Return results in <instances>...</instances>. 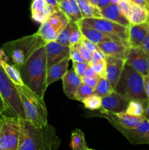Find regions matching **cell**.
Instances as JSON below:
<instances>
[{
    "mask_svg": "<svg viewBox=\"0 0 149 150\" xmlns=\"http://www.w3.org/2000/svg\"><path fill=\"white\" fill-rule=\"evenodd\" d=\"M143 80H144L145 92L149 103V75L148 76H143Z\"/></svg>",
    "mask_w": 149,
    "mask_h": 150,
    "instance_id": "45",
    "label": "cell"
},
{
    "mask_svg": "<svg viewBox=\"0 0 149 150\" xmlns=\"http://www.w3.org/2000/svg\"><path fill=\"white\" fill-rule=\"evenodd\" d=\"M24 111L26 120L37 127L48 124V111L43 98L35 94L26 85L16 86Z\"/></svg>",
    "mask_w": 149,
    "mask_h": 150,
    "instance_id": "4",
    "label": "cell"
},
{
    "mask_svg": "<svg viewBox=\"0 0 149 150\" xmlns=\"http://www.w3.org/2000/svg\"><path fill=\"white\" fill-rule=\"evenodd\" d=\"M0 57H1V55H0Z\"/></svg>",
    "mask_w": 149,
    "mask_h": 150,
    "instance_id": "60",
    "label": "cell"
},
{
    "mask_svg": "<svg viewBox=\"0 0 149 150\" xmlns=\"http://www.w3.org/2000/svg\"><path fill=\"white\" fill-rule=\"evenodd\" d=\"M83 18H101V10L90 2L89 0H76Z\"/></svg>",
    "mask_w": 149,
    "mask_h": 150,
    "instance_id": "25",
    "label": "cell"
},
{
    "mask_svg": "<svg viewBox=\"0 0 149 150\" xmlns=\"http://www.w3.org/2000/svg\"><path fill=\"white\" fill-rule=\"evenodd\" d=\"M61 1H62V0H57V1H58V4H59V3L61 2Z\"/></svg>",
    "mask_w": 149,
    "mask_h": 150,
    "instance_id": "56",
    "label": "cell"
},
{
    "mask_svg": "<svg viewBox=\"0 0 149 150\" xmlns=\"http://www.w3.org/2000/svg\"><path fill=\"white\" fill-rule=\"evenodd\" d=\"M47 68L70 57V47L61 45L56 41L47 42L45 45Z\"/></svg>",
    "mask_w": 149,
    "mask_h": 150,
    "instance_id": "13",
    "label": "cell"
},
{
    "mask_svg": "<svg viewBox=\"0 0 149 150\" xmlns=\"http://www.w3.org/2000/svg\"><path fill=\"white\" fill-rule=\"evenodd\" d=\"M143 117H144L145 119L149 120V103H148L147 106H146L144 114H143Z\"/></svg>",
    "mask_w": 149,
    "mask_h": 150,
    "instance_id": "50",
    "label": "cell"
},
{
    "mask_svg": "<svg viewBox=\"0 0 149 150\" xmlns=\"http://www.w3.org/2000/svg\"><path fill=\"white\" fill-rule=\"evenodd\" d=\"M89 1H90V2L91 3V4H93V5L97 6V0H89Z\"/></svg>",
    "mask_w": 149,
    "mask_h": 150,
    "instance_id": "51",
    "label": "cell"
},
{
    "mask_svg": "<svg viewBox=\"0 0 149 150\" xmlns=\"http://www.w3.org/2000/svg\"><path fill=\"white\" fill-rule=\"evenodd\" d=\"M147 144H149V132L147 135Z\"/></svg>",
    "mask_w": 149,
    "mask_h": 150,
    "instance_id": "54",
    "label": "cell"
},
{
    "mask_svg": "<svg viewBox=\"0 0 149 150\" xmlns=\"http://www.w3.org/2000/svg\"><path fill=\"white\" fill-rule=\"evenodd\" d=\"M70 59L72 62H86L82 57L81 54L79 52L78 50L74 48L72 45L70 46Z\"/></svg>",
    "mask_w": 149,
    "mask_h": 150,
    "instance_id": "38",
    "label": "cell"
},
{
    "mask_svg": "<svg viewBox=\"0 0 149 150\" xmlns=\"http://www.w3.org/2000/svg\"><path fill=\"white\" fill-rule=\"evenodd\" d=\"M96 74L99 77H105V70H106V62L105 59L102 60L96 64L91 65Z\"/></svg>",
    "mask_w": 149,
    "mask_h": 150,
    "instance_id": "36",
    "label": "cell"
},
{
    "mask_svg": "<svg viewBox=\"0 0 149 150\" xmlns=\"http://www.w3.org/2000/svg\"><path fill=\"white\" fill-rule=\"evenodd\" d=\"M129 100L118 92H112L110 95L102 98L101 113H117L124 112L127 110Z\"/></svg>",
    "mask_w": 149,
    "mask_h": 150,
    "instance_id": "9",
    "label": "cell"
},
{
    "mask_svg": "<svg viewBox=\"0 0 149 150\" xmlns=\"http://www.w3.org/2000/svg\"><path fill=\"white\" fill-rule=\"evenodd\" d=\"M129 1L131 4L140 6V7H144V8H146V7H147L146 0H129Z\"/></svg>",
    "mask_w": 149,
    "mask_h": 150,
    "instance_id": "47",
    "label": "cell"
},
{
    "mask_svg": "<svg viewBox=\"0 0 149 150\" xmlns=\"http://www.w3.org/2000/svg\"><path fill=\"white\" fill-rule=\"evenodd\" d=\"M101 15L104 18L108 19L110 21L118 23L119 24L129 27L130 25L128 18L121 13V10L117 4L110 3L107 7L101 10Z\"/></svg>",
    "mask_w": 149,
    "mask_h": 150,
    "instance_id": "19",
    "label": "cell"
},
{
    "mask_svg": "<svg viewBox=\"0 0 149 150\" xmlns=\"http://www.w3.org/2000/svg\"><path fill=\"white\" fill-rule=\"evenodd\" d=\"M60 10L68 17L70 21L79 23L83 19L76 0H62L59 3Z\"/></svg>",
    "mask_w": 149,
    "mask_h": 150,
    "instance_id": "21",
    "label": "cell"
},
{
    "mask_svg": "<svg viewBox=\"0 0 149 150\" xmlns=\"http://www.w3.org/2000/svg\"><path fill=\"white\" fill-rule=\"evenodd\" d=\"M50 5H51L52 7H53L56 9V10H59L60 7L59 4L58 3L57 0H45Z\"/></svg>",
    "mask_w": 149,
    "mask_h": 150,
    "instance_id": "49",
    "label": "cell"
},
{
    "mask_svg": "<svg viewBox=\"0 0 149 150\" xmlns=\"http://www.w3.org/2000/svg\"><path fill=\"white\" fill-rule=\"evenodd\" d=\"M140 48H141L148 56H149V32H148L145 38L143 40V42H142L141 45H140Z\"/></svg>",
    "mask_w": 149,
    "mask_h": 150,
    "instance_id": "43",
    "label": "cell"
},
{
    "mask_svg": "<svg viewBox=\"0 0 149 150\" xmlns=\"http://www.w3.org/2000/svg\"><path fill=\"white\" fill-rule=\"evenodd\" d=\"M105 118L108 119V121L114 127H121L124 128H134L137 127L145 119L143 116L130 115L125 111L117 114L112 113H102Z\"/></svg>",
    "mask_w": 149,
    "mask_h": 150,
    "instance_id": "12",
    "label": "cell"
},
{
    "mask_svg": "<svg viewBox=\"0 0 149 150\" xmlns=\"http://www.w3.org/2000/svg\"><path fill=\"white\" fill-rule=\"evenodd\" d=\"M97 46L106 57H113L124 59L129 48V47L124 42L115 40L100 42L98 44Z\"/></svg>",
    "mask_w": 149,
    "mask_h": 150,
    "instance_id": "16",
    "label": "cell"
},
{
    "mask_svg": "<svg viewBox=\"0 0 149 150\" xmlns=\"http://www.w3.org/2000/svg\"><path fill=\"white\" fill-rule=\"evenodd\" d=\"M96 76H98L96 74V73H95V71L93 70V69L92 68L90 64H89L88 67L86 68V71H85L83 77H96Z\"/></svg>",
    "mask_w": 149,
    "mask_h": 150,
    "instance_id": "44",
    "label": "cell"
},
{
    "mask_svg": "<svg viewBox=\"0 0 149 150\" xmlns=\"http://www.w3.org/2000/svg\"><path fill=\"white\" fill-rule=\"evenodd\" d=\"M72 46H74V48H77V50L79 51V52L81 54L82 57L83 58L84 61L86 62V63H89L90 62L91 59V57H92V53L90 52L86 47L84 46V45L83 44L82 41L80 40V42H77L76 44L73 45Z\"/></svg>",
    "mask_w": 149,
    "mask_h": 150,
    "instance_id": "35",
    "label": "cell"
},
{
    "mask_svg": "<svg viewBox=\"0 0 149 150\" xmlns=\"http://www.w3.org/2000/svg\"><path fill=\"white\" fill-rule=\"evenodd\" d=\"M74 22L70 21L67 26L58 34V37L56 38V42L58 43L61 44V45H66V46H70V37L71 35L72 29L73 25H74Z\"/></svg>",
    "mask_w": 149,
    "mask_h": 150,
    "instance_id": "31",
    "label": "cell"
},
{
    "mask_svg": "<svg viewBox=\"0 0 149 150\" xmlns=\"http://www.w3.org/2000/svg\"><path fill=\"white\" fill-rule=\"evenodd\" d=\"M118 6L121 10V13L127 18L131 6V3L130 2L129 0H119Z\"/></svg>",
    "mask_w": 149,
    "mask_h": 150,
    "instance_id": "39",
    "label": "cell"
},
{
    "mask_svg": "<svg viewBox=\"0 0 149 150\" xmlns=\"http://www.w3.org/2000/svg\"><path fill=\"white\" fill-rule=\"evenodd\" d=\"M114 91L115 89L108 79L105 77H99L96 86L93 89V94L98 95L100 98H103L111 94Z\"/></svg>",
    "mask_w": 149,
    "mask_h": 150,
    "instance_id": "28",
    "label": "cell"
},
{
    "mask_svg": "<svg viewBox=\"0 0 149 150\" xmlns=\"http://www.w3.org/2000/svg\"><path fill=\"white\" fill-rule=\"evenodd\" d=\"M89 63L86 62H72L73 69L76 72L77 75L80 77H83L85 71L89 66Z\"/></svg>",
    "mask_w": 149,
    "mask_h": 150,
    "instance_id": "37",
    "label": "cell"
},
{
    "mask_svg": "<svg viewBox=\"0 0 149 150\" xmlns=\"http://www.w3.org/2000/svg\"><path fill=\"white\" fill-rule=\"evenodd\" d=\"M70 60V57H67L58 63L51 66L47 70V84L48 86L57 81L59 79H62V78L64 77V76L68 70Z\"/></svg>",
    "mask_w": 149,
    "mask_h": 150,
    "instance_id": "20",
    "label": "cell"
},
{
    "mask_svg": "<svg viewBox=\"0 0 149 150\" xmlns=\"http://www.w3.org/2000/svg\"><path fill=\"white\" fill-rule=\"evenodd\" d=\"M82 83V78L76 73L73 68L67 70L62 78L63 89L65 95L69 98L74 100L77 89Z\"/></svg>",
    "mask_w": 149,
    "mask_h": 150,
    "instance_id": "18",
    "label": "cell"
},
{
    "mask_svg": "<svg viewBox=\"0 0 149 150\" xmlns=\"http://www.w3.org/2000/svg\"><path fill=\"white\" fill-rule=\"evenodd\" d=\"M24 85L44 98L47 84V62L45 46L38 48L26 62L18 67Z\"/></svg>",
    "mask_w": 149,
    "mask_h": 150,
    "instance_id": "2",
    "label": "cell"
},
{
    "mask_svg": "<svg viewBox=\"0 0 149 150\" xmlns=\"http://www.w3.org/2000/svg\"><path fill=\"white\" fill-rule=\"evenodd\" d=\"M72 149L76 150H88L85 136L83 132L80 129H74L72 132L71 143H70Z\"/></svg>",
    "mask_w": 149,
    "mask_h": 150,
    "instance_id": "27",
    "label": "cell"
},
{
    "mask_svg": "<svg viewBox=\"0 0 149 150\" xmlns=\"http://www.w3.org/2000/svg\"><path fill=\"white\" fill-rule=\"evenodd\" d=\"M47 21L58 35L70 23V19L61 10L53 13Z\"/></svg>",
    "mask_w": 149,
    "mask_h": 150,
    "instance_id": "24",
    "label": "cell"
},
{
    "mask_svg": "<svg viewBox=\"0 0 149 150\" xmlns=\"http://www.w3.org/2000/svg\"><path fill=\"white\" fill-rule=\"evenodd\" d=\"M146 4H147L146 9H147L148 12V16H149V0H146Z\"/></svg>",
    "mask_w": 149,
    "mask_h": 150,
    "instance_id": "52",
    "label": "cell"
},
{
    "mask_svg": "<svg viewBox=\"0 0 149 150\" xmlns=\"http://www.w3.org/2000/svg\"><path fill=\"white\" fill-rule=\"evenodd\" d=\"M7 111V107L6 104L4 103V100H3L2 98L0 95V114H4V113Z\"/></svg>",
    "mask_w": 149,
    "mask_h": 150,
    "instance_id": "48",
    "label": "cell"
},
{
    "mask_svg": "<svg viewBox=\"0 0 149 150\" xmlns=\"http://www.w3.org/2000/svg\"><path fill=\"white\" fill-rule=\"evenodd\" d=\"M83 38V35L80 29V26L77 23L74 22L73 25L72 29L71 35L70 37V45H73L77 42H80Z\"/></svg>",
    "mask_w": 149,
    "mask_h": 150,
    "instance_id": "34",
    "label": "cell"
},
{
    "mask_svg": "<svg viewBox=\"0 0 149 150\" xmlns=\"http://www.w3.org/2000/svg\"><path fill=\"white\" fill-rule=\"evenodd\" d=\"M20 118L3 114L0 121V150H18Z\"/></svg>",
    "mask_w": 149,
    "mask_h": 150,
    "instance_id": "8",
    "label": "cell"
},
{
    "mask_svg": "<svg viewBox=\"0 0 149 150\" xmlns=\"http://www.w3.org/2000/svg\"><path fill=\"white\" fill-rule=\"evenodd\" d=\"M46 42L37 32L32 35L10 41L3 45V51L18 68L38 49Z\"/></svg>",
    "mask_w": 149,
    "mask_h": 150,
    "instance_id": "3",
    "label": "cell"
},
{
    "mask_svg": "<svg viewBox=\"0 0 149 150\" xmlns=\"http://www.w3.org/2000/svg\"><path fill=\"white\" fill-rule=\"evenodd\" d=\"M88 150H94V149H90V148H89V149H88Z\"/></svg>",
    "mask_w": 149,
    "mask_h": 150,
    "instance_id": "58",
    "label": "cell"
},
{
    "mask_svg": "<svg viewBox=\"0 0 149 150\" xmlns=\"http://www.w3.org/2000/svg\"><path fill=\"white\" fill-rule=\"evenodd\" d=\"M115 91L129 100H136L148 103L144 89L143 76L127 64L124 65Z\"/></svg>",
    "mask_w": 149,
    "mask_h": 150,
    "instance_id": "5",
    "label": "cell"
},
{
    "mask_svg": "<svg viewBox=\"0 0 149 150\" xmlns=\"http://www.w3.org/2000/svg\"><path fill=\"white\" fill-rule=\"evenodd\" d=\"M2 115H1V114H0V121H1V117H2Z\"/></svg>",
    "mask_w": 149,
    "mask_h": 150,
    "instance_id": "57",
    "label": "cell"
},
{
    "mask_svg": "<svg viewBox=\"0 0 149 150\" xmlns=\"http://www.w3.org/2000/svg\"><path fill=\"white\" fill-rule=\"evenodd\" d=\"M118 1H119V0H111V3H112V4H118Z\"/></svg>",
    "mask_w": 149,
    "mask_h": 150,
    "instance_id": "53",
    "label": "cell"
},
{
    "mask_svg": "<svg viewBox=\"0 0 149 150\" xmlns=\"http://www.w3.org/2000/svg\"><path fill=\"white\" fill-rule=\"evenodd\" d=\"M105 57L106 56L104 54V53L101 51L100 49H98L96 51H93L92 53V57H91V59L90 62H89V64L90 65H93V64H96V63L99 62L102 60L105 59Z\"/></svg>",
    "mask_w": 149,
    "mask_h": 150,
    "instance_id": "40",
    "label": "cell"
},
{
    "mask_svg": "<svg viewBox=\"0 0 149 150\" xmlns=\"http://www.w3.org/2000/svg\"><path fill=\"white\" fill-rule=\"evenodd\" d=\"M99 76H96V77H82V82L87 86L94 89L95 86H96L98 81H99Z\"/></svg>",
    "mask_w": 149,
    "mask_h": 150,
    "instance_id": "41",
    "label": "cell"
},
{
    "mask_svg": "<svg viewBox=\"0 0 149 150\" xmlns=\"http://www.w3.org/2000/svg\"><path fill=\"white\" fill-rule=\"evenodd\" d=\"M1 66L4 69V72L7 75L10 80L16 85V86H22L23 85V81H22L21 76H20V71L18 68L15 65H11L8 64L5 60L2 59H1Z\"/></svg>",
    "mask_w": 149,
    "mask_h": 150,
    "instance_id": "26",
    "label": "cell"
},
{
    "mask_svg": "<svg viewBox=\"0 0 149 150\" xmlns=\"http://www.w3.org/2000/svg\"><path fill=\"white\" fill-rule=\"evenodd\" d=\"M105 62H106L105 78L108 79V80L110 82L115 89L121 77L122 70L126 64V61L124 59L106 57Z\"/></svg>",
    "mask_w": 149,
    "mask_h": 150,
    "instance_id": "14",
    "label": "cell"
},
{
    "mask_svg": "<svg viewBox=\"0 0 149 150\" xmlns=\"http://www.w3.org/2000/svg\"><path fill=\"white\" fill-rule=\"evenodd\" d=\"M81 41H82V42H83V45H84V46L86 47V48H87L89 51H90V52L93 53V51H96V50L99 49V48H98V46L96 44L93 43V42H92L91 41L89 40L86 39V38H84L83 36V38H82Z\"/></svg>",
    "mask_w": 149,
    "mask_h": 150,
    "instance_id": "42",
    "label": "cell"
},
{
    "mask_svg": "<svg viewBox=\"0 0 149 150\" xmlns=\"http://www.w3.org/2000/svg\"><path fill=\"white\" fill-rule=\"evenodd\" d=\"M55 11H56V9L45 0H32L31 5L32 18L37 23L41 24L46 21L48 17Z\"/></svg>",
    "mask_w": 149,
    "mask_h": 150,
    "instance_id": "15",
    "label": "cell"
},
{
    "mask_svg": "<svg viewBox=\"0 0 149 150\" xmlns=\"http://www.w3.org/2000/svg\"><path fill=\"white\" fill-rule=\"evenodd\" d=\"M147 105L148 103H146L136 100H131L129 103L125 112L130 115L137 116V117L143 116Z\"/></svg>",
    "mask_w": 149,
    "mask_h": 150,
    "instance_id": "30",
    "label": "cell"
},
{
    "mask_svg": "<svg viewBox=\"0 0 149 150\" xmlns=\"http://www.w3.org/2000/svg\"><path fill=\"white\" fill-rule=\"evenodd\" d=\"M72 150H76V149H72Z\"/></svg>",
    "mask_w": 149,
    "mask_h": 150,
    "instance_id": "59",
    "label": "cell"
},
{
    "mask_svg": "<svg viewBox=\"0 0 149 150\" xmlns=\"http://www.w3.org/2000/svg\"><path fill=\"white\" fill-rule=\"evenodd\" d=\"M0 57V95L7 107L10 116L26 120L24 111L16 85L7 76L1 66Z\"/></svg>",
    "mask_w": 149,
    "mask_h": 150,
    "instance_id": "6",
    "label": "cell"
},
{
    "mask_svg": "<svg viewBox=\"0 0 149 150\" xmlns=\"http://www.w3.org/2000/svg\"><path fill=\"white\" fill-rule=\"evenodd\" d=\"M78 23L81 26L93 28L110 37L114 40L122 42L129 46L128 27L127 26L102 17L83 18Z\"/></svg>",
    "mask_w": 149,
    "mask_h": 150,
    "instance_id": "7",
    "label": "cell"
},
{
    "mask_svg": "<svg viewBox=\"0 0 149 150\" xmlns=\"http://www.w3.org/2000/svg\"><path fill=\"white\" fill-rule=\"evenodd\" d=\"M127 18L131 24H140L145 23L149 21L148 12L146 8L131 4Z\"/></svg>",
    "mask_w": 149,
    "mask_h": 150,
    "instance_id": "22",
    "label": "cell"
},
{
    "mask_svg": "<svg viewBox=\"0 0 149 150\" xmlns=\"http://www.w3.org/2000/svg\"><path fill=\"white\" fill-rule=\"evenodd\" d=\"M37 32L46 43L51 42V41H56L57 37H58V34L51 27V24L48 21L41 23V26Z\"/></svg>",
    "mask_w": 149,
    "mask_h": 150,
    "instance_id": "29",
    "label": "cell"
},
{
    "mask_svg": "<svg viewBox=\"0 0 149 150\" xmlns=\"http://www.w3.org/2000/svg\"><path fill=\"white\" fill-rule=\"evenodd\" d=\"M121 132L129 142L133 144H147V135L149 132V120L145 118L137 127L134 128L115 127Z\"/></svg>",
    "mask_w": 149,
    "mask_h": 150,
    "instance_id": "11",
    "label": "cell"
},
{
    "mask_svg": "<svg viewBox=\"0 0 149 150\" xmlns=\"http://www.w3.org/2000/svg\"><path fill=\"white\" fill-rule=\"evenodd\" d=\"M148 56L140 47H130L125 59L126 64L129 65L143 76H148Z\"/></svg>",
    "mask_w": 149,
    "mask_h": 150,
    "instance_id": "10",
    "label": "cell"
},
{
    "mask_svg": "<svg viewBox=\"0 0 149 150\" xmlns=\"http://www.w3.org/2000/svg\"><path fill=\"white\" fill-rule=\"evenodd\" d=\"M79 26H80V29L81 31V33L83 35V36L84 38H86V39L89 40L91 41L93 43L96 44V45H98L100 42H105V41L114 40L110 37L105 35L102 32H99V31L96 30V29H93V28L83 26L80 24H79Z\"/></svg>",
    "mask_w": 149,
    "mask_h": 150,
    "instance_id": "23",
    "label": "cell"
},
{
    "mask_svg": "<svg viewBox=\"0 0 149 150\" xmlns=\"http://www.w3.org/2000/svg\"><path fill=\"white\" fill-rule=\"evenodd\" d=\"M93 89H94L87 86V85L82 82L78 89H77V92L75 94V97H74V100L83 103V101L85 99H86L88 97L93 95Z\"/></svg>",
    "mask_w": 149,
    "mask_h": 150,
    "instance_id": "33",
    "label": "cell"
},
{
    "mask_svg": "<svg viewBox=\"0 0 149 150\" xmlns=\"http://www.w3.org/2000/svg\"><path fill=\"white\" fill-rule=\"evenodd\" d=\"M148 73H149V56L148 57Z\"/></svg>",
    "mask_w": 149,
    "mask_h": 150,
    "instance_id": "55",
    "label": "cell"
},
{
    "mask_svg": "<svg viewBox=\"0 0 149 150\" xmlns=\"http://www.w3.org/2000/svg\"><path fill=\"white\" fill-rule=\"evenodd\" d=\"M60 144L61 140L51 125L37 127L20 119L18 150H57Z\"/></svg>",
    "mask_w": 149,
    "mask_h": 150,
    "instance_id": "1",
    "label": "cell"
},
{
    "mask_svg": "<svg viewBox=\"0 0 149 150\" xmlns=\"http://www.w3.org/2000/svg\"><path fill=\"white\" fill-rule=\"evenodd\" d=\"M83 103L85 108L91 111L100 109L102 105V98L93 94L85 99L83 101Z\"/></svg>",
    "mask_w": 149,
    "mask_h": 150,
    "instance_id": "32",
    "label": "cell"
},
{
    "mask_svg": "<svg viewBox=\"0 0 149 150\" xmlns=\"http://www.w3.org/2000/svg\"><path fill=\"white\" fill-rule=\"evenodd\" d=\"M111 3V0H97V7L100 10L107 7Z\"/></svg>",
    "mask_w": 149,
    "mask_h": 150,
    "instance_id": "46",
    "label": "cell"
},
{
    "mask_svg": "<svg viewBox=\"0 0 149 150\" xmlns=\"http://www.w3.org/2000/svg\"><path fill=\"white\" fill-rule=\"evenodd\" d=\"M149 32V21L140 24H131L128 27V44L132 48H139Z\"/></svg>",
    "mask_w": 149,
    "mask_h": 150,
    "instance_id": "17",
    "label": "cell"
}]
</instances>
